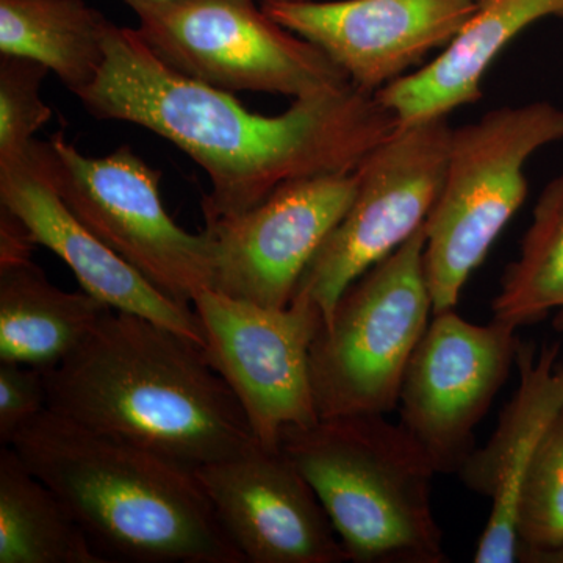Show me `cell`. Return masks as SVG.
I'll return each instance as SVG.
<instances>
[{"label": "cell", "mask_w": 563, "mask_h": 563, "mask_svg": "<svg viewBox=\"0 0 563 563\" xmlns=\"http://www.w3.org/2000/svg\"><path fill=\"white\" fill-rule=\"evenodd\" d=\"M98 79L77 95L98 120L141 125L172 141L207 173L206 222L239 217L285 181L352 173L399 121L376 95L355 85L292 99L263 117L232 92L181 76L147 47L136 29L113 22Z\"/></svg>", "instance_id": "1"}, {"label": "cell", "mask_w": 563, "mask_h": 563, "mask_svg": "<svg viewBox=\"0 0 563 563\" xmlns=\"http://www.w3.org/2000/svg\"><path fill=\"white\" fill-rule=\"evenodd\" d=\"M44 376L52 412L192 472L258 444L201 344L136 314L109 310Z\"/></svg>", "instance_id": "2"}, {"label": "cell", "mask_w": 563, "mask_h": 563, "mask_svg": "<svg viewBox=\"0 0 563 563\" xmlns=\"http://www.w3.org/2000/svg\"><path fill=\"white\" fill-rule=\"evenodd\" d=\"M103 561L243 563L192 470L46 409L10 444Z\"/></svg>", "instance_id": "3"}, {"label": "cell", "mask_w": 563, "mask_h": 563, "mask_svg": "<svg viewBox=\"0 0 563 563\" xmlns=\"http://www.w3.org/2000/svg\"><path fill=\"white\" fill-rule=\"evenodd\" d=\"M279 450L306 477L354 563H444L428 455L385 415L292 426Z\"/></svg>", "instance_id": "4"}, {"label": "cell", "mask_w": 563, "mask_h": 563, "mask_svg": "<svg viewBox=\"0 0 563 563\" xmlns=\"http://www.w3.org/2000/svg\"><path fill=\"white\" fill-rule=\"evenodd\" d=\"M563 141V109L504 106L454 128L446 174L426 221L424 272L433 313L455 309L463 287L528 198L525 166Z\"/></svg>", "instance_id": "5"}, {"label": "cell", "mask_w": 563, "mask_h": 563, "mask_svg": "<svg viewBox=\"0 0 563 563\" xmlns=\"http://www.w3.org/2000/svg\"><path fill=\"white\" fill-rule=\"evenodd\" d=\"M426 224L340 296L310 347L320 418L398 410L404 374L432 320Z\"/></svg>", "instance_id": "6"}, {"label": "cell", "mask_w": 563, "mask_h": 563, "mask_svg": "<svg viewBox=\"0 0 563 563\" xmlns=\"http://www.w3.org/2000/svg\"><path fill=\"white\" fill-rule=\"evenodd\" d=\"M31 158L69 210L158 290L192 306L199 291L211 288L209 233L176 224L163 206L161 172L131 146L87 157L54 133L33 141Z\"/></svg>", "instance_id": "7"}, {"label": "cell", "mask_w": 563, "mask_h": 563, "mask_svg": "<svg viewBox=\"0 0 563 563\" xmlns=\"http://www.w3.org/2000/svg\"><path fill=\"white\" fill-rule=\"evenodd\" d=\"M128 5L155 57L181 76L218 90L301 99L351 84L324 52L282 27L254 0Z\"/></svg>", "instance_id": "8"}, {"label": "cell", "mask_w": 563, "mask_h": 563, "mask_svg": "<svg viewBox=\"0 0 563 563\" xmlns=\"http://www.w3.org/2000/svg\"><path fill=\"white\" fill-rule=\"evenodd\" d=\"M453 129L450 117L399 125L357 166L350 209L292 296L313 303L322 322L351 284L426 224L442 190Z\"/></svg>", "instance_id": "9"}, {"label": "cell", "mask_w": 563, "mask_h": 563, "mask_svg": "<svg viewBox=\"0 0 563 563\" xmlns=\"http://www.w3.org/2000/svg\"><path fill=\"white\" fill-rule=\"evenodd\" d=\"M207 361L239 399L262 446L279 450L282 432L320 417L310 377V347L322 324L313 303L285 309L203 288L192 301Z\"/></svg>", "instance_id": "10"}, {"label": "cell", "mask_w": 563, "mask_h": 563, "mask_svg": "<svg viewBox=\"0 0 563 563\" xmlns=\"http://www.w3.org/2000/svg\"><path fill=\"white\" fill-rule=\"evenodd\" d=\"M518 329L474 324L455 309L433 313L404 374L401 426L437 474H457L476 450V428L517 365Z\"/></svg>", "instance_id": "11"}, {"label": "cell", "mask_w": 563, "mask_h": 563, "mask_svg": "<svg viewBox=\"0 0 563 563\" xmlns=\"http://www.w3.org/2000/svg\"><path fill=\"white\" fill-rule=\"evenodd\" d=\"M357 191V174L285 181L254 209L206 222L211 288L272 309L290 306L299 280Z\"/></svg>", "instance_id": "12"}, {"label": "cell", "mask_w": 563, "mask_h": 563, "mask_svg": "<svg viewBox=\"0 0 563 563\" xmlns=\"http://www.w3.org/2000/svg\"><path fill=\"white\" fill-rule=\"evenodd\" d=\"M277 24L310 41L352 85L377 95L444 49L476 0H261Z\"/></svg>", "instance_id": "13"}, {"label": "cell", "mask_w": 563, "mask_h": 563, "mask_svg": "<svg viewBox=\"0 0 563 563\" xmlns=\"http://www.w3.org/2000/svg\"><path fill=\"white\" fill-rule=\"evenodd\" d=\"M195 474L244 562H347L317 493L280 450L258 443Z\"/></svg>", "instance_id": "14"}, {"label": "cell", "mask_w": 563, "mask_h": 563, "mask_svg": "<svg viewBox=\"0 0 563 563\" xmlns=\"http://www.w3.org/2000/svg\"><path fill=\"white\" fill-rule=\"evenodd\" d=\"M0 206L13 211L36 246L60 257L81 290L114 312L136 314L165 325L203 347V331L195 307L169 298L133 268L69 210L31 155L0 166Z\"/></svg>", "instance_id": "15"}, {"label": "cell", "mask_w": 563, "mask_h": 563, "mask_svg": "<svg viewBox=\"0 0 563 563\" xmlns=\"http://www.w3.org/2000/svg\"><path fill=\"white\" fill-rule=\"evenodd\" d=\"M558 343L539 354L520 343L515 368L520 384L499 415L495 432L476 448L457 476L470 490L490 499L488 515L473 561L514 563L518 559L517 506L521 483L543 437L563 410V362Z\"/></svg>", "instance_id": "16"}, {"label": "cell", "mask_w": 563, "mask_h": 563, "mask_svg": "<svg viewBox=\"0 0 563 563\" xmlns=\"http://www.w3.org/2000/svg\"><path fill=\"white\" fill-rule=\"evenodd\" d=\"M472 20L432 62L393 81L376 98L401 125L450 117L483 99L493 63L521 32L547 18L563 20V0H476Z\"/></svg>", "instance_id": "17"}, {"label": "cell", "mask_w": 563, "mask_h": 563, "mask_svg": "<svg viewBox=\"0 0 563 563\" xmlns=\"http://www.w3.org/2000/svg\"><path fill=\"white\" fill-rule=\"evenodd\" d=\"M109 310L87 291L52 284L33 258L0 263V362L54 368Z\"/></svg>", "instance_id": "18"}, {"label": "cell", "mask_w": 563, "mask_h": 563, "mask_svg": "<svg viewBox=\"0 0 563 563\" xmlns=\"http://www.w3.org/2000/svg\"><path fill=\"white\" fill-rule=\"evenodd\" d=\"M110 24L84 0H0V54L41 63L77 96L101 73Z\"/></svg>", "instance_id": "19"}, {"label": "cell", "mask_w": 563, "mask_h": 563, "mask_svg": "<svg viewBox=\"0 0 563 563\" xmlns=\"http://www.w3.org/2000/svg\"><path fill=\"white\" fill-rule=\"evenodd\" d=\"M0 563H106L57 493L0 446Z\"/></svg>", "instance_id": "20"}, {"label": "cell", "mask_w": 563, "mask_h": 563, "mask_svg": "<svg viewBox=\"0 0 563 563\" xmlns=\"http://www.w3.org/2000/svg\"><path fill=\"white\" fill-rule=\"evenodd\" d=\"M493 320L515 329L554 313L563 333V172L548 181L532 211L517 261L507 265L492 303Z\"/></svg>", "instance_id": "21"}, {"label": "cell", "mask_w": 563, "mask_h": 563, "mask_svg": "<svg viewBox=\"0 0 563 563\" xmlns=\"http://www.w3.org/2000/svg\"><path fill=\"white\" fill-rule=\"evenodd\" d=\"M518 559L563 543V410L543 437L521 483Z\"/></svg>", "instance_id": "22"}, {"label": "cell", "mask_w": 563, "mask_h": 563, "mask_svg": "<svg viewBox=\"0 0 563 563\" xmlns=\"http://www.w3.org/2000/svg\"><path fill=\"white\" fill-rule=\"evenodd\" d=\"M47 73L31 58L0 54V166L25 161L35 133L52 120L40 95Z\"/></svg>", "instance_id": "23"}, {"label": "cell", "mask_w": 563, "mask_h": 563, "mask_svg": "<svg viewBox=\"0 0 563 563\" xmlns=\"http://www.w3.org/2000/svg\"><path fill=\"white\" fill-rule=\"evenodd\" d=\"M46 409L44 369L0 362V446H10L16 433Z\"/></svg>", "instance_id": "24"}, {"label": "cell", "mask_w": 563, "mask_h": 563, "mask_svg": "<svg viewBox=\"0 0 563 563\" xmlns=\"http://www.w3.org/2000/svg\"><path fill=\"white\" fill-rule=\"evenodd\" d=\"M36 243L24 222L0 206V263L32 258Z\"/></svg>", "instance_id": "25"}, {"label": "cell", "mask_w": 563, "mask_h": 563, "mask_svg": "<svg viewBox=\"0 0 563 563\" xmlns=\"http://www.w3.org/2000/svg\"><path fill=\"white\" fill-rule=\"evenodd\" d=\"M518 562L523 563H563V543L561 547L553 548V550L540 551V553H532L523 555Z\"/></svg>", "instance_id": "26"}, {"label": "cell", "mask_w": 563, "mask_h": 563, "mask_svg": "<svg viewBox=\"0 0 563 563\" xmlns=\"http://www.w3.org/2000/svg\"><path fill=\"white\" fill-rule=\"evenodd\" d=\"M125 3L131 2H165V0H124Z\"/></svg>", "instance_id": "27"}]
</instances>
